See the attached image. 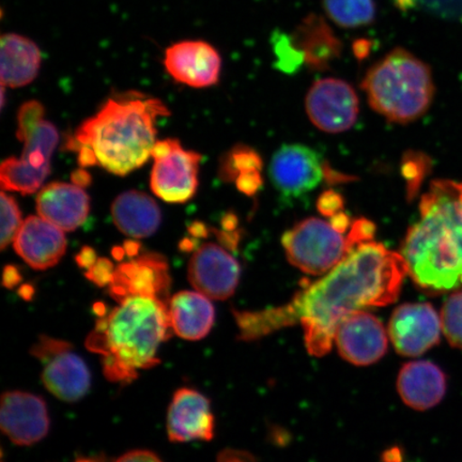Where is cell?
<instances>
[{"mask_svg": "<svg viewBox=\"0 0 462 462\" xmlns=\"http://www.w3.org/2000/svg\"><path fill=\"white\" fill-rule=\"evenodd\" d=\"M274 50L282 71L293 72L304 62L303 56L293 45L291 39L284 34L279 38L275 37Z\"/></svg>", "mask_w": 462, "mask_h": 462, "instance_id": "cell-32", "label": "cell"}, {"mask_svg": "<svg viewBox=\"0 0 462 462\" xmlns=\"http://www.w3.org/2000/svg\"><path fill=\"white\" fill-rule=\"evenodd\" d=\"M22 216L19 205L14 196L2 193V250H5L22 226Z\"/></svg>", "mask_w": 462, "mask_h": 462, "instance_id": "cell-29", "label": "cell"}, {"mask_svg": "<svg viewBox=\"0 0 462 462\" xmlns=\"http://www.w3.org/2000/svg\"><path fill=\"white\" fill-rule=\"evenodd\" d=\"M420 213L402 246L408 274L420 291L431 296L460 291L462 182H431L420 199Z\"/></svg>", "mask_w": 462, "mask_h": 462, "instance_id": "cell-2", "label": "cell"}, {"mask_svg": "<svg viewBox=\"0 0 462 462\" xmlns=\"http://www.w3.org/2000/svg\"><path fill=\"white\" fill-rule=\"evenodd\" d=\"M306 112L318 129L342 133L354 126L359 115L356 92L345 80H317L306 97Z\"/></svg>", "mask_w": 462, "mask_h": 462, "instance_id": "cell-9", "label": "cell"}, {"mask_svg": "<svg viewBox=\"0 0 462 462\" xmlns=\"http://www.w3.org/2000/svg\"><path fill=\"white\" fill-rule=\"evenodd\" d=\"M60 141L53 125L42 121L24 141L22 157L9 158L0 167L3 190L32 194L42 187L51 171V160Z\"/></svg>", "mask_w": 462, "mask_h": 462, "instance_id": "cell-7", "label": "cell"}, {"mask_svg": "<svg viewBox=\"0 0 462 462\" xmlns=\"http://www.w3.org/2000/svg\"><path fill=\"white\" fill-rule=\"evenodd\" d=\"M0 426L16 446H32L50 430L48 407L42 397L22 391H9L2 397Z\"/></svg>", "mask_w": 462, "mask_h": 462, "instance_id": "cell-13", "label": "cell"}, {"mask_svg": "<svg viewBox=\"0 0 462 462\" xmlns=\"http://www.w3.org/2000/svg\"><path fill=\"white\" fill-rule=\"evenodd\" d=\"M14 250L32 269L54 267L65 255L67 240L63 230L42 217H28L14 241Z\"/></svg>", "mask_w": 462, "mask_h": 462, "instance_id": "cell-18", "label": "cell"}, {"mask_svg": "<svg viewBox=\"0 0 462 462\" xmlns=\"http://www.w3.org/2000/svg\"><path fill=\"white\" fill-rule=\"evenodd\" d=\"M441 317L430 303H407L394 310L389 334L398 354L419 356L440 342Z\"/></svg>", "mask_w": 462, "mask_h": 462, "instance_id": "cell-11", "label": "cell"}, {"mask_svg": "<svg viewBox=\"0 0 462 462\" xmlns=\"http://www.w3.org/2000/svg\"><path fill=\"white\" fill-rule=\"evenodd\" d=\"M339 354L356 366L379 361L388 350V334L378 319L367 311H356L340 323L335 334Z\"/></svg>", "mask_w": 462, "mask_h": 462, "instance_id": "cell-16", "label": "cell"}, {"mask_svg": "<svg viewBox=\"0 0 462 462\" xmlns=\"http://www.w3.org/2000/svg\"><path fill=\"white\" fill-rule=\"evenodd\" d=\"M114 264L107 258H99L86 271V277L99 287L111 285L115 273Z\"/></svg>", "mask_w": 462, "mask_h": 462, "instance_id": "cell-33", "label": "cell"}, {"mask_svg": "<svg viewBox=\"0 0 462 462\" xmlns=\"http://www.w3.org/2000/svg\"><path fill=\"white\" fill-rule=\"evenodd\" d=\"M269 175L282 198L296 199L311 192L323 178L319 155L304 144H284L271 160Z\"/></svg>", "mask_w": 462, "mask_h": 462, "instance_id": "cell-10", "label": "cell"}, {"mask_svg": "<svg viewBox=\"0 0 462 462\" xmlns=\"http://www.w3.org/2000/svg\"><path fill=\"white\" fill-rule=\"evenodd\" d=\"M169 308L160 299L131 296L97 321L86 346L102 356L103 373L113 383H128L137 371L160 363L158 351L169 338Z\"/></svg>", "mask_w": 462, "mask_h": 462, "instance_id": "cell-3", "label": "cell"}, {"mask_svg": "<svg viewBox=\"0 0 462 462\" xmlns=\"http://www.w3.org/2000/svg\"><path fill=\"white\" fill-rule=\"evenodd\" d=\"M22 281V275L14 265H5L4 270L3 284L5 288L13 289L19 285Z\"/></svg>", "mask_w": 462, "mask_h": 462, "instance_id": "cell-39", "label": "cell"}, {"mask_svg": "<svg viewBox=\"0 0 462 462\" xmlns=\"http://www.w3.org/2000/svg\"><path fill=\"white\" fill-rule=\"evenodd\" d=\"M236 187L242 193L246 195H254L258 189L262 187L263 179L259 171L242 173L236 178Z\"/></svg>", "mask_w": 462, "mask_h": 462, "instance_id": "cell-35", "label": "cell"}, {"mask_svg": "<svg viewBox=\"0 0 462 462\" xmlns=\"http://www.w3.org/2000/svg\"><path fill=\"white\" fill-rule=\"evenodd\" d=\"M0 78L2 85L21 88L33 82L42 68V55L38 45L21 34L5 33L0 39Z\"/></svg>", "mask_w": 462, "mask_h": 462, "instance_id": "cell-22", "label": "cell"}, {"mask_svg": "<svg viewBox=\"0 0 462 462\" xmlns=\"http://www.w3.org/2000/svg\"><path fill=\"white\" fill-rule=\"evenodd\" d=\"M427 171V158L420 153L404 155L402 175L408 183V196L414 198Z\"/></svg>", "mask_w": 462, "mask_h": 462, "instance_id": "cell-31", "label": "cell"}, {"mask_svg": "<svg viewBox=\"0 0 462 462\" xmlns=\"http://www.w3.org/2000/svg\"><path fill=\"white\" fill-rule=\"evenodd\" d=\"M189 233L198 240L207 238L208 235H209V231H208L206 225L200 222H195L192 225H189Z\"/></svg>", "mask_w": 462, "mask_h": 462, "instance_id": "cell-43", "label": "cell"}, {"mask_svg": "<svg viewBox=\"0 0 462 462\" xmlns=\"http://www.w3.org/2000/svg\"><path fill=\"white\" fill-rule=\"evenodd\" d=\"M164 65L178 83L206 88L217 84L222 58L211 44L201 40H186L166 50Z\"/></svg>", "mask_w": 462, "mask_h": 462, "instance_id": "cell-15", "label": "cell"}, {"mask_svg": "<svg viewBox=\"0 0 462 462\" xmlns=\"http://www.w3.org/2000/svg\"><path fill=\"white\" fill-rule=\"evenodd\" d=\"M441 323L448 343L462 349V291L450 294L443 304Z\"/></svg>", "mask_w": 462, "mask_h": 462, "instance_id": "cell-28", "label": "cell"}, {"mask_svg": "<svg viewBox=\"0 0 462 462\" xmlns=\"http://www.w3.org/2000/svg\"><path fill=\"white\" fill-rule=\"evenodd\" d=\"M77 462H104L100 459H95V458H84V459H79Z\"/></svg>", "mask_w": 462, "mask_h": 462, "instance_id": "cell-51", "label": "cell"}, {"mask_svg": "<svg viewBox=\"0 0 462 462\" xmlns=\"http://www.w3.org/2000/svg\"><path fill=\"white\" fill-rule=\"evenodd\" d=\"M286 255L304 273H330L359 245L350 235L344 236L331 223L310 217L294 225L282 239Z\"/></svg>", "mask_w": 462, "mask_h": 462, "instance_id": "cell-6", "label": "cell"}, {"mask_svg": "<svg viewBox=\"0 0 462 462\" xmlns=\"http://www.w3.org/2000/svg\"><path fill=\"white\" fill-rule=\"evenodd\" d=\"M171 282L165 258L159 254L147 253L115 270L109 291L117 302L131 296H143L157 298L166 303Z\"/></svg>", "mask_w": 462, "mask_h": 462, "instance_id": "cell-14", "label": "cell"}, {"mask_svg": "<svg viewBox=\"0 0 462 462\" xmlns=\"http://www.w3.org/2000/svg\"><path fill=\"white\" fill-rule=\"evenodd\" d=\"M362 88L374 111L397 124L420 118L435 96L430 66L402 48L369 69Z\"/></svg>", "mask_w": 462, "mask_h": 462, "instance_id": "cell-5", "label": "cell"}, {"mask_svg": "<svg viewBox=\"0 0 462 462\" xmlns=\"http://www.w3.org/2000/svg\"><path fill=\"white\" fill-rule=\"evenodd\" d=\"M179 247H180V250L182 252H192L195 250L196 247H198V242H196L195 239H183L181 241V244L179 245Z\"/></svg>", "mask_w": 462, "mask_h": 462, "instance_id": "cell-47", "label": "cell"}, {"mask_svg": "<svg viewBox=\"0 0 462 462\" xmlns=\"http://www.w3.org/2000/svg\"><path fill=\"white\" fill-rule=\"evenodd\" d=\"M447 375L430 361L404 364L397 379V390L410 408L425 411L437 406L446 396Z\"/></svg>", "mask_w": 462, "mask_h": 462, "instance_id": "cell-21", "label": "cell"}, {"mask_svg": "<svg viewBox=\"0 0 462 462\" xmlns=\"http://www.w3.org/2000/svg\"><path fill=\"white\" fill-rule=\"evenodd\" d=\"M44 107L38 101H29L20 108L17 114V140L24 142L29 134L42 123Z\"/></svg>", "mask_w": 462, "mask_h": 462, "instance_id": "cell-30", "label": "cell"}, {"mask_svg": "<svg viewBox=\"0 0 462 462\" xmlns=\"http://www.w3.org/2000/svg\"><path fill=\"white\" fill-rule=\"evenodd\" d=\"M263 161L259 154L253 149L245 146H238L231 150L226 158L224 159L221 173L224 180H236L242 173L255 172L262 171Z\"/></svg>", "mask_w": 462, "mask_h": 462, "instance_id": "cell-27", "label": "cell"}, {"mask_svg": "<svg viewBox=\"0 0 462 462\" xmlns=\"http://www.w3.org/2000/svg\"><path fill=\"white\" fill-rule=\"evenodd\" d=\"M95 311L97 315H99L100 317H103L104 314H106V310H104V304H102V303L96 304Z\"/></svg>", "mask_w": 462, "mask_h": 462, "instance_id": "cell-50", "label": "cell"}, {"mask_svg": "<svg viewBox=\"0 0 462 462\" xmlns=\"http://www.w3.org/2000/svg\"><path fill=\"white\" fill-rule=\"evenodd\" d=\"M71 180L75 186L86 189L90 186L92 178L88 171H86L85 170H78L72 172Z\"/></svg>", "mask_w": 462, "mask_h": 462, "instance_id": "cell-42", "label": "cell"}, {"mask_svg": "<svg viewBox=\"0 0 462 462\" xmlns=\"http://www.w3.org/2000/svg\"><path fill=\"white\" fill-rule=\"evenodd\" d=\"M33 291V288L29 285H24L20 289V294L25 300L32 299Z\"/></svg>", "mask_w": 462, "mask_h": 462, "instance_id": "cell-48", "label": "cell"}, {"mask_svg": "<svg viewBox=\"0 0 462 462\" xmlns=\"http://www.w3.org/2000/svg\"><path fill=\"white\" fill-rule=\"evenodd\" d=\"M112 217L121 233L134 239L152 236L162 221L157 202L146 193L134 189L120 194L114 200Z\"/></svg>", "mask_w": 462, "mask_h": 462, "instance_id": "cell-23", "label": "cell"}, {"mask_svg": "<svg viewBox=\"0 0 462 462\" xmlns=\"http://www.w3.org/2000/svg\"><path fill=\"white\" fill-rule=\"evenodd\" d=\"M355 51L356 55L357 56V58H360V60H362V58L364 57H366L369 51L368 42H363V40H361V42H356Z\"/></svg>", "mask_w": 462, "mask_h": 462, "instance_id": "cell-45", "label": "cell"}, {"mask_svg": "<svg viewBox=\"0 0 462 462\" xmlns=\"http://www.w3.org/2000/svg\"><path fill=\"white\" fill-rule=\"evenodd\" d=\"M40 361L44 364L42 383L58 400L75 402L89 392V369L82 357L74 354L70 343Z\"/></svg>", "mask_w": 462, "mask_h": 462, "instance_id": "cell-19", "label": "cell"}, {"mask_svg": "<svg viewBox=\"0 0 462 462\" xmlns=\"http://www.w3.org/2000/svg\"><path fill=\"white\" fill-rule=\"evenodd\" d=\"M124 247L126 255L129 257H137L138 253L141 251V244L135 240H129L125 242Z\"/></svg>", "mask_w": 462, "mask_h": 462, "instance_id": "cell-44", "label": "cell"}, {"mask_svg": "<svg viewBox=\"0 0 462 462\" xmlns=\"http://www.w3.org/2000/svg\"><path fill=\"white\" fill-rule=\"evenodd\" d=\"M238 225V218L235 215H227L223 218V229L234 231Z\"/></svg>", "mask_w": 462, "mask_h": 462, "instance_id": "cell-46", "label": "cell"}, {"mask_svg": "<svg viewBox=\"0 0 462 462\" xmlns=\"http://www.w3.org/2000/svg\"><path fill=\"white\" fill-rule=\"evenodd\" d=\"M167 433L171 442L210 441L215 436V417L210 401L192 389L173 394L167 414Z\"/></svg>", "mask_w": 462, "mask_h": 462, "instance_id": "cell-17", "label": "cell"}, {"mask_svg": "<svg viewBox=\"0 0 462 462\" xmlns=\"http://www.w3.org/2000/svg\"><path fill=\"white\" fill-rule=\"evenodd\" d=\"M343 206L342 195L334 192V190H328V192L323 193L317 202L318 210L321 215L330 217L342 211Z\"/></svg>", "mask_w": 462, "mask_h": 462, "instance_id": "cell-34", "label": "cell"}, {"mask_svg": "<svg viewBox=\"0 0 462 462\" xmlns=\"http://www.w3.org/2000/svg\"><path fill=\"white\" fill-rule=\"evenodd\" d=\"M333 227L345 234L346 230L351 227V218L345 215L344 212L340 211L337 215L331 217V222Z\"/></svg>", "mask_w": 462, "mask_h": 462, "instance_id": "cell-41", "label": "cell"}, {"mask_svg": "<svg viewBox=\"0 0 462 462\" xmlns=\"http://www.w3.org/2000/svg\"><path fill=\"white\" fill-rule=\"evenodd\" d=\"M89 209L88 194L75 184L50 183L37 196L39 216L63 231H73L82 226Z\"/></svg>", "mask_w": 462, "mask_h": 462, "instance_id": "cell-20", "label": "cell"}, {"mask_svg": "<svg viewBox=\"0 0 462 462\" xmlns=\"http://www.w3.org/2000/svg\"><path fill=\"white\" fill-rule=\"evenodd\" d=\"M241 268L224 247L206 244L196 250L189 263V280L199 292L224 301L239 285Z\"/></svg>", "mask_w": 462, "mask_h": 462, "instance_id": "cell-12", "label": "cell"}, {"mask_svg": "<svg viewBox=\"0 0 462 462\" xmlns=\"http://www.w3.org/2000/svg\"><path fill=\"white\" fill-rule=\"evenodd\" d=\"M79 163L82 167H89L97 164L94 150L88 146H80L79 149Z\"/></svg>", "mask_w": 462, "mask_h": 462, "instance_id": "cell-40", "label": "cell"}, {"mask_svg": "<svg viewBox=\"0 0 462 462\" xmlns=\"http://www.w3.org/2000/svg\"><path fill=\"white\" fill-rule=\"evenodd\" d=\"M323 5L328 16L340 27L366 26L375 17L374 0H325Z\"/></svg>", "mask_w": 462, "mask_h": 462, "instance_id": "cell-26", "label": "cell"}, {"mask_svg": "<svg viewBox=\"0 0 462 462\" xmlns=\"http://www.w3.org/2000/svg\"><path fill=\"white\" fill-rule=\"evenodd\" d=\"M169 313L173 332L183 339H202L215 325V306L199 291L176 293L171 299Z\"/></svg>", "mask_w": 462, "mask_h": 462, "instance_id": "cell-24", "label": "cell"}, {"mask_svg": "<svg viewBox=\"0 0 462 462\" xmlns=\"http://www.w3.org/2000/svg\"><path fill=\"white\" fill-rule=\"evenodd\" d=\"M113 256L115 259L123 260L125 255H126L125 247L116 246L112 251Z\"/></svg>", "mask_w": 462, "mask_h": 462, "instance_id": "cell-49", "label": "cell"}, {"mask_svg": "<svg viewBox=\"0 0 462 462\" xmlns=\"http://www.w3.org/2000/svg\"><path fill=\"white\" fill-rule=\"evenodd\" d=\"M217 462H257V460L245 450L226 448L218 454Z\"/></svg>", "mask_w": 462, "mask_h": 462, "instance_id": "cell-36", "label": "cell"}, {"mask_svg": "<svg viewBox=\"0 0 462 462\" xmlns=\"http://www.w3.org/2000/svg\"><path fill=\"white\" fill-rule=\"evenodd\" d=\"M152 155L155 162L150 181L152 192L171 204L192 199L199 187L201 155L186 152L180 142L171 138L155 143Z\"/></svg>", "mask_w": 462, "mask_h": 462, "instance_id": "cell-8", "label": "cell"}, {"mask_svg": "<svg viewBox=\"0 0 462 462\" xmlns=\"http://www.w3.org/2000/svg\"><path fill=\"white\" fill-rule=\"evenodd\" d=\"M291 39L304 62L314 70H326L342 51V42L326 21L315 14L306 17Z\"/></svg>", "mask_w": 462, "mask_h": 462, "instance_id": "cell-25", "label": "cell"}, {"mask_svg": "<svg viewBox=\"0 0 462 462\" xmlns=\"http://www.w3.org/2000/svg\"><path fill=\"white\" fill-rule=\"evenodd\" d=\"M97 260L96 251L90 246H84L79 255L75 257V262H77L79 267L87 270H88L91 265H94Z\"/></svg>", "mask_w": 462, "mask_h": 462, "instance_id": "cell-38", "label": "cell"}, {"mask_svg": "<svg viewBox=\"0 0 462 462\" xmlns=\"http://www.w3.org/2000/svg\"><path fill=\"white\" fill-rule=\"evenodd\" d=\"M408 274L401 254L368 241L357 245L330 273L308 284L281 308L234 311L241 340H255L301 322L311 356L331 351L335 334L346 318L367 308L394 303Z\"/></svg>", "mask_w": 462, "mask_h": 462, "instance_id": "cell-1", "label": "cell"}, {"mask_svg": "<svg viewBox=\"0 0 462 462\" xmlns=\"http://www.w3.org/2000/svg\"><path fill=\"white\" fill-rule=\"evenodd\" d=\"M165 104L155 97L128 92L111 97L100 112L86 120L75 134L80 146L94 150L97 164L118 176L140 169L155 144L158 117L169 116Z\"/></svg>", "mask_w": 462, "mask_h": 462, "instance_id": "cell-4", "label": "cell"}, {"mask_svg": "<svg viewBox=\"0 0 462 462\" xmlns=\"http://www.w3.org/2000/svg\"><path fill=\"white\" fill-rule=\"evenodd\" d=\"M116 462H163L159 458L158 455H155L150 450L146 449H136L131 450V452L121 456V457Z\"/></svg>", "mask_w": 462, "mask_h": 462, "instance_id": "cell-37", "label": "cell"}]
</instances>
